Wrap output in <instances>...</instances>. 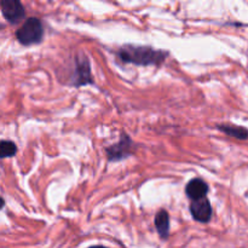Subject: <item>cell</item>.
I'll list each match as a JSON object with an SVG mask.
<instances>
[{
  "instance_id": "9",
  "label": "cell",
  "mask_w": 248,
  "mask_h": 248,
  "mask_svg": "<svg viewBox=\"0 0 248 248\" xmlns=\"http://www.w3.org/2000/svg\"><path fill=\"white\" fill-rule=\"evenodd\" d=\"M218 128L224 133H227V135L237 138V140H246V138H248V130H246L245 127H241V126L223 125L218 126Z\"/></svg>"
},
{
  "instance_id": "4",
  "label": "cell",
  "mask_w": 248,
  "mask_h": 248,
  "mask_svg": "<svg viewBox=\"0 0 248 248\" xmlns=\"http://www.w3.org/2000/svg\"><path fill=\"white\" fill-rule=\"evenodd\" d=\"M190 213L195 220L200 223L210 222L212 217V207H211L210 201L206 198L193 200L190 205Z\"/></svg>"
},
{
  "instance_id": "3",
  "label": "cell",
  "mask_w": 248,
  "mask_h": 248,
  "mask_svg": "<svg viewBox=\"0 0 248 248\" xmlns=\"http://www.w3.org/2000/svg\"><path fill=\"white\" fill-rule=\"evenodd\" d=\"M1 14L10 23H17L26 15L24 7L19 0H1Z\"/></svg>"
},
{
  "instance_id": "8",
  "label": "cell",
  "mask_w": 248,
  "mask_h": 248,
  "mask_svg": "<svg viewBox=\"0 0 248 248\" xmlns=\"http://www.w3.org/2000/svg\"><path fill=\"white\" fill-rule=\"evenodd\" d=\"M155 227L161 239H166L170 232V216L165 210H161L155 216Z\"/></svg>"
},
{
  "instance_id": "2",
  "label": "cell",
  "mask_w": 248,
  "mask_h": 248,
  "mask_svg": "<svg viewBox=\"0 0 248 248\" xmlns=\"http://www.w3.org/2000/svg\"><path fill=\"white\" fill-rule=\"evenodd\" d=\"M44 35V27L40 19L31 17L23 23V26L17 29L16 36L17 40L22 45H33V44L40 43Z\"/></svg>"
},
{
  "instance_id": "6",
  "label": "cell",
  "mask_w": 248,
  "mask_h": 248,
  "mask_svg": "<svg viewBox=\"0 0 248 248\" xmlns=\"http://www.w3.org/2000/svg\"><path fill=\"white\" fill-rule=\"evenodd\" d=\"M91 77V68H90V62L86 57H77V69H75V80L74 84L77 86L92 82Z\"/></svg>"
},
{
  "instance_id": "7",
  "label": "cell",
  "mask_w": 248,
  "mask_h": 248,
  "mask_svg": "<svg viewBox=\"0 0 248 248\" xmlns=\"http://www.w3.org/2000/svg\"><path fill=\"white\" fill-rule=\"evenodd\" d=\"M186 196L191 200H198V199L206 198L208 193V186L205 181L200 178L191 179L186 186Z\"/></svg>"
},
{
  "instance_id": "1",
  "label": "cell",
  "mask_w": 248,
  "mask_h": 248,
  "mask_svg": "<svg viewBox=\"0 0 248 248\" xmlns=\"http://www.w3.org/2000/svg\"><path fill=\"white\" fill-rule=\"evenodd\" d=\"M119 57L126 63H135L138 65H152L160 64L167 57V53L164 51L154 50L148 46H124L119 51Z\"/></svg>"
},
{
  "instance_id": "10",
  "label": "cell",
  "mask_w": 248,
  "mask_h": 248,
  "mask_svg": "<svg viewBox=\"0 0 248 248\" xmlns=\"http://www.w3.org/2000/svg\"><path fill=\"white\" fill-rule=\"evenodd\" d=\"M0 150H1V157H11L16 154L17 147L11 140H2L0 144Z\"/></svg>"
},
{
  "instance_id": "5",
  "label": "cell",
  "mask_w": 248,
  "mask_h": 248,
  "mask_svg": "<svg viewBox=\"0 0 248 248\" xmlns=\"http://www.w3.org/2000/svg\"><path fill=\"white\" fill-rule=\"evenodd\" d=\"M131 148H132V140L128 138V136L123 135L119 143L107 148L106 152L109 160L113 161V160H121L127 157L131 154Z\"/></svg>"
}]
</instances>
